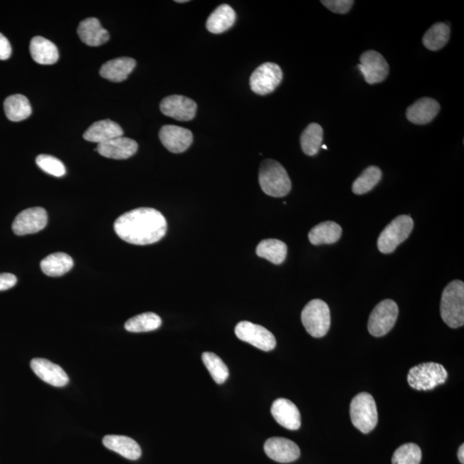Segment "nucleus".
Returning <instances> with one entry per match:
<instances>
[{"label":"nucleus","mask_w":464,"mask_h":464,"mask_svg":"<svg viewBox=\"0 0 464 464\" xmlns=\"http://www.w3.org/2000/svg\"><path fill=\"white\" fill-rule=\"evenodd\" d=\"M48 223V214L41 207L23 210L12 223V231L18 236L35 234L43 230Z\"/></svg>","instance_id":"12"},{"label":"nucleus","mask_w":464,"mask_h":464,"mask_svg":"<svg viewBox=\"0 0 464 464\" xmlns=\"http://www.w3.org/2000/svg\"><path fill=\"white\" fill-rule=\"evenodd\" d=\"M36 162L38 167L49 175L61 177L66 173L64 164L55 157L41 154L36 157Z\"/></svg>","instance_id":"36"},{"label":"nucleus","mask_w":464,"mask_h":464,"mask_svg":"<svg viewBox=\"0 0 464 464\" xmlns=\"http://www.w3.org/2000/svg\"><path fill=\"white\" fill-rule=\"evenodd\" d=\"M323 6L337 14H346L353 7V0H325L321 1Z\"/></svg>","instance_id":"37"},{"label":"nucleus","mask_w":464,"mask_h":464,"mask_svg":"<svg viewBox=\"0 0 464 464\" xmlns=\"http://www.w3.org/2000/svg\"><path fill=\"white\" fill-rule=\"evenodd\" d=\"M382 176V172H381L379 167H368L354 181L352 190H353L355 194H359V196L370 192L379 184Z\"/></svg>","instance_id":"33"},{"label":"nucleus","mask_w":464,"mask_h":464,"mask_svg":"<svg viewBox=\"0 0 464 464\" xmlns=\"http://www.w3.org/2000/svg\"><path fill=\"white\" fill-rule=\"evenodd\" d=\"M159 139L163 146L172 153H181L188 150L193 143L192 132L187 128L167 125L162 127Z\"/></svg>","instance_id":"14"},{"label":"nucleus","mask_w":464,"mask_h":464,"mask_svg":"<svg viewBox=\"0 0 464 464\" xmlns=\"http://www.w3.org/2000/svg\"><path fill=\"white\" fill-rule=\"evenodd\" d=\"M399 309L395 301L385 300L376 306L369 317V333L375 337L387 334L395 326Z\"/></svg>","instance_id":"8"},{"label":"nucleus","mask_w":464,"mask_h":464,"mask_svg":"<svg viewBox=\"0 0 464 464\" xmlns=\"http://www.w3.org/2000/svg\"><path fill=\"white\" fill-rule=\"evenodd\" d=\"M450 36V27L444 23H438L426 32L422 41L428 51H438L448 43Z\"/></svg>","instance_id":"30"},{"label":"nucleus","mask_w":464,"mask_h":464,"mask_svg":"<svg viewBox=\"0 0 464 464\" xmlns=\"http://www.w3.org/2000/svg\"><path fill=\"white\" fill-rule=\"evenodd\" d=\"M342 235V228L337 223L326 221L318 223L309 232V240L313 246L332 244L339 241Z\"/></svg>","instance_id":"26"},{"label":"nucleus","mask_w":464,"mask_h":464,"mask_svg":"<svg viewBox=\"0 0 464 464\" xmlns=\"http://www.w3.org/2000/svg\"><path fill=\"white\" fill-rule=\"evenodd\" d=\"M421 450L419 446L413 443L399 447L394 453L392 464H420L421 461Z\"/></svg>","instance_id":"35"},{"label":"nucleus","mask_w":464,"mask_h":464,"mask_svg":"<svg viewBox=\"0 0 464 464\" xmlns=\"http://www.w3.org/2000/svg\"><path fill=\"white\" fill-rule=\"evenodd\" d=\"M31 367L39 379L52 386L64 387L69 383L68 375L63 369L48 359H33Z\"/></svg>","instance_id":"16"},{"label":"nucleus","mask_w":464,"mask_h":464,"mask_svg":"<svg viewBox=\"0 0 464 464\" xmlns=\"http://www.w3.org/2000/svg\"><path fill=\"white\" fill-rule=\"evenodd\" d=\"M271 413L278 423L283 428L291 431L300 428V412L291 401L285 399H277L272 405Z\"/></svg>","instance_id":"18"},{"label":"nucleus","mask_w":464,"mask_h":464,"mask_svg":"<svg viewBox=\"0 0 464 464\" xmlns=\"http://www.w3.org/2000/svg\"><path fill=\"white\" fill-rule=\"evenodd\" d=\"M350 416L354 426L360 432L371 433L379 421L378 408L374 396L366 392L356 396L350 405Z\"/></svg>","instance_id":"4"},{"label":"nucleus","mask_w":464,"mask_h":464,"mask_svg":"<svg viewBox=\"0 0 464 464\" xmlns=\"http://www.w3.org/2000/svg\"><path fill=\"white\" fill-rule=\"evenodd\" d=\"M160 110L164 115L176 121L189 122L196 117L197 105L187 97L173 95L162 100Z\"/></svg>","instance_id":"13"},{"label":"nucleus","mask_w":464,"mask_h":464,"mask_svg":"<svg viewBox=\"0 0 464 464\" xmlns=\"http://www.w3.org/2000/svg\"><path fill=\"white\" fill-rule=\"evenodd\" d=\"M264 450L269 458L281 463H292L300 457V447L285 438H268L265 443Z\"/></svg>","instance_id":"15"},{"label":"nucleus","mask_w":464,"mask_h":464,"mask_svg":"<svg viewBox=\"0 0 464 464\" xmlns=\"http://www.w3.org/2000/svg\"><path fill=\"white\" fill-rule=\"evenodd\" d=\"M321 147H322L323 149H325V150H327V149H328V148H327L326 146H322Z\"/></svg>","instance_id":"42"},{"label":"nucleus","mask_w":464,"mask_h":464,"mask_svg":"<svg viewBox=\"0 0 464 464\" xmlns=\"http://www.w3.org/2000/svg\"><path fill=\"white\" fill-rule=\"evenodd\" d=\"M235 334L241 341L251 344L260 350L268 352L275 349L276 347V339L270 331L251 322L238 323Z\"/></svg>","instance_id":"10"},{"label":"nucleus","mask_w":464,"mask_h":464,"mask_svg":"<svg viewBox=\"0 0 464 464\" xmlns=\"http://www.w3.org/2000/svg\"><path fill=\"white\" fill-rule=\"evenodd\" d=\"M358 68L369 85L379 84L386 80L389 66L386 60L379 52L368 51L360 56Z\"/></svg>","instance_id":"11"},{"label":"nucleus","mask_w":464,"mask_h":464,"mask_svg":"<svg viewBox=\"0 0 464 464\" xmlns=\"http://www.w3.org/2000/svg\"><path fill=\"white\" fill-rule=\"evenodd\" d=\"M78 35L90 47H99L110 40V34L96 18L87 19L80 23Z\"/></svg>","instance_id":"20"},{"label":"nucleus","mask_w":464,"mask_h":464,"mask_svg":"<svg viewBox=\"0 0 464 464\" xmlns=\"http://www.w3.org/2000/svg\"><path fill=\"white\" fill-rule=\"evenodd\" d=\"M441 111V105L433 98L419 99L408 107L406 116L408 121L417 125H425L433 121Z\"/></svg>","instance_id":"19"},{"label":"nucleus","mask_w":464,"mask_h":464,"mask_svg":"<svg viewBox=\"0 0 464 464\" xmlns=\"http://www.w3.org/2000/svg\"><path fill=\"white\" fill-rule=\"evenodd\" d=\"M96 151L107 159H127L138 151V144L134 139L122 136L110 142L98 144Z\"/></svg>","instance_id":"17"},{"label":"nucleus","mask_w":464,"mask_h":464,"mask_svg":"<svg viewBox=\"0 0 464 464\" xmlns=\"http://www.w3.org/2000/svg\"><path fill=\"white\" fill-rule=\"evenodd\" d=\"M107 449L122 455L123 458L135 461L142 457V448L134 439L122 435H107L102 439Z\"/></svg>","instance_id":"21"},{"label":"nucleus","mask_w":464,"mask_h":464,"mask_svg":"<svg viewBox=\"0 0 464 464\" xmlns=\"http://www.w3.org/2000/svg\"><path fill=\"white\" fill-rule=\"evenodd\" d=\"M6 117L11 122L24 121L30 117L32 107L28 98L23 95L16 94L8 97L4 102Z\"/></svg>","instance_id":"28"},{"label":"nucleus","mask_w":464,"mask_h":464,"mask_svg":"<svg viewBox=\"0 0 464 464\" xmlns=\"http://www.w3.org/2000/svg\"><path fill=\"white\" fill-rule=\"evenodd\" d=\"M162 325V319L157 314L147 312L130 319L125 323L128 332L142 333L156 330Z\"/></svg>","instance_id":"32"},{"label":"nucleus","mask_w":464,"mask_h":464,"mask_svg":"<svg viewBox=\"0 0 464 464\" xmlns=\"http://www.w3.org/2000/svg\"><path fill=\"white\" fill-rule=\"evenodd\" d=\"M115 233L128 243L148 246L167 234V221L159 211L142 207L120 216L114 225Z\"/></svg>","instance_id":"1"},{"label":"nucleus","mask_w":464,"mask_h":464,"mask_svg":"<svg viewBox=\"0 0 464 464\" xmlns=\"http://www.w3.org/2000/svg\"><path fill=\"white\" fill-rule=\"evenodd\" d=\"M448 379V372L441 364L429 362L418 364L408 374L410 387L416 391H431L444 384Z\"/></svg>","instance_id":"5"},{"label":"nucleus","mask_w":464,"mask_h":464,"mask_svg":"<svg viewBox=\"0 0 464 464\" xmlns=\"http://www.w3.org/2000/svg\"><path fill=\"white\" fill-rule=\"evenodd\" d=\"M123 135V130L119 124L111 120H102L95 122L85 132L84 139L87 142L102 144Z\"/></svg>","instance_id":"22"},{"label":"nucleus","mask_w":464,"mask_h":464,"mask_svg":"<svg viewBox=\"0 0 464 464\" xmlns=\"http://www.w3.org/2000/svg\"><path fill=\"white\" fill-rule=\"evenodd\" d=\"M176 3H187L188 0H176Z\"/></svg>","instance_id":"41"},{"label":"nucleus","mask_w":464,"mask_h":464,"mask_svg":"<svg viewBox=\"0 0 464 464\" xmlns=\"http://www.w3.org/2000/svg\"><path fill=\"white\" fill-rule=\"evenodd\" d=\"M16 283H18V279L12 273H0V292L6 291V290L14 288Z\"/></svg>","instance_id":"38"},{"label":"nucleus","mask_w":464,"mask_h":464,"mask_svg":"<svg viewBox=\"0 0 464 464\" xmlns=\"http://www.w3.org/2000/svg\"><path fill=\"white\" fill-rule=\"evenodd\" d=\"M256 255L275 265L285 262L288 255V246L278 239H265L256 248Z\"/></svg>","instance_id":"29"},{"label":"nucleus","mask_w":464,"mask_h":464,"mask_svg":"<svg viewBox=\"0 0 464 464\" xmlns=\"http://www.w3.org/2000/svg\"><path fill=\"white\" fill-rule=\"evenodd\" d=\"M236 12L227 4L219 6L206 21V28L213 34H221L233 26L236 22Z\"/></svg>","instance_id":"25"},{"label":"nucleus","mask_w":464,"mask_h":464,"mask_svg":"<svg viewBox=\"0 0 464 464\" xmlns=\"http://www.w3.org/2000/svg\"><path fill=\"white\" fill-rule=\"evenodd\" d=\"M73 264L71 256L65 253L57 252L41 260V268L46 275L60 277L71 270Z\"/></svg>","instance_id":"27"},{"label":"nucleus","mask_w":464,"mask_h":464,"mask_svg":"<svg viewBox=\"0 0 464 464\" xmlns=\"http://www.w3.org/2000/svg\"><path fill=\"white\" fill-rule=\"evenodd\" d=\"M11 56V46L5 36L0 33V60L9 59Z\"/></svg>","instance_id":"39"},{"label":"nucleus","mask_w":464,"mask_h":464,"mask_svg":"<svg viewBox=\"0 0 464 464\" xmlns=\"http://www.w3.org/2000/svg\"><path fill=\"white\" fill-rule=\"evenodd\" d=\"M202 360L215 382L218 384L226 382L229 376V369L218 355L206 352L202 354Z\"/></svg>","instance_id":"34"},{"label":"nucleus","mask_w":464,"mask_h":464,"mask_svg":"<svg viewBox=\"0 0 464 464\" xmlns=\"http://www.w3.org/2000/svg\"><path fill=\"white\" fill-rule=\"evenodd\" d=\"M301 320L306 331L312 337H325L331 325L329 305L321 300L310 301L302 312Z\"/></svg>","instance_id":"6"},{"label":"nucleus","mask_w":464,"mask_h":464,"mask_svg":"<svg viewBox=\"0 0 464 464\" xmlns=\"http://www.w3.org/2000/svg\"><path fill=\"white\" fill-rule=\"evenodd\" d=\"M259 184L269 196L280 198L288 196L292 189V181L285 169L279 162L264 160L259 169Z\"/></svg>","instance_id":"2"},{"label":"nucleus","mask_w":464,"mask_h":464,"mask_svg":"<svg viewBox=\"0 0 464 464\" xmlns=\"http://www.w3.org/2000/svg\"><path fill=\"white\" fill-rule=\"evenodd\" d=\"M458 455V459L460 463L463 464L464 463V445H463L460 446Z\"/></svg>","instance_id":"40"},{"label":"nucleus","mask_w":464,"mask_h":464,"mask_svg":"<svg viewBox=\"0 0 464 464\" xmlns=\"http://www.w3.org/2000/svg\"><path fill=\"white\" fill-rule=\"evenodd\" d=\"M283 80V70L275 63L267 62L251 74L250 85L253 93L265 96L275 91Z\"/></svg>","instance_id":"9"},{"label":"nucleus","mask_w":464,"mask_h":464,"mask_svg":"<svg viewBox=\"0 0 464 464\" xmlns=\"http://www.w3.org/2000/svg\"><path fill=\"white\" fill-rule=\"evenodd\" d=\"M323 139L322 127L317 123H312L305 128L301 135L302 150L308 156L317 155L322 147Z\"/></svg>","instance_id":"31"},{"label":"nucleus","mask_w":464,"mask_h":464,"mask_svg":"<svg viewBox=\"0 0 464 464\" xmlns=\"http://www.w3.org/2000/svg\"><path fill=\"white\" fill-rule=\"evenodd\" d=\"M441 314L443 321L451 329L464 325V283L453 280L446 285L442 293Z\"/></svg>","instance_id":"3"},{"label":"nucleus","mask_w":464,"mask_h":464,"mask_svg":"<svg viewBox=\"0 0 464 464\" xmlns=\"http://www.w3.org/2000/svg\"><path fill=\"white\" fill-rule=\"evenodd\" d=\"M32 59L41 65L56 64L59 60V51L55 43L41 36H35L31 41Z\"/></svg>","instance_id":"24"},{"label":"nucleus","mask_w":464,"mask_h":464,"mask_svg":"<svg viewBox=\"0 0 464 464\" xmlns=\"http://www.w3.org/2000/svg\"><path fill=\"white\" fill-rule=\"evenodd\" d=\"M136 61L132 58H117L103 64L100 69V75L112 82H122L134 71Z\"/></svg>","instance_id":"23"},{"label":"nucleus","mask_w":464,"mask_h":464,"mask_svg":"<svg viewBox=\"0 0 464 464\" xmlns=\"http://www.w3.org/2000/svg\"><path fill=\"white\" fill-rule=\"evenodd\" d=\"M413 229V221L408 215H400L385 227L378 239V248L383 254H391L407 240Z\"/></svg>","instance_id":"7"}]
</instances>
